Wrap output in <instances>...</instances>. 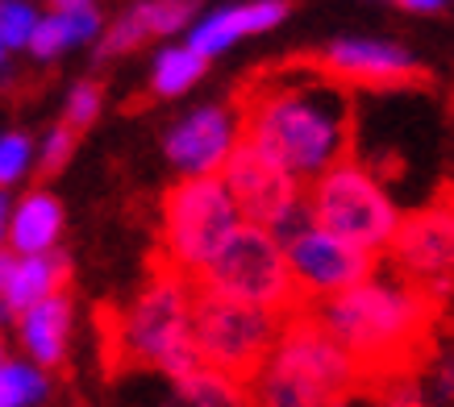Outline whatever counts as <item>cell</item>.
<instances>
[{
	"instance_id": "1",
	"label": "cell",
	"mask_w": 454,
	"mask_h": 407,
	"mask_svg": "<svg viewBox=\"0 0 454 407\" xmlns=\"http://www.w3.org/2000/svg\"><path fill=\"white\" fill-rule=\"evenodd\" d=\"M238 117L247 142H254L296 183H317L325 171L346 163L355 134L350 88L321 63H284L247 80Z\"/></svg>"
},
{
	"instance_id": "2",
	"label": "cell",
	"mask_w": 454,
	"mask_h": 407,
	"mask_svg": "<svg viewBox=\"0 0 454 407\" xmlns=\"http://www.w3.org/2000/svg\"><path fill=\"white\" fill-rule=\"evenodd\" d=\"M363 370L404 362L426 333L429 299L400 274H372L342 296L321 299L309 312Z\"/></svg>"
},
{
	"instance_id": "3",
	"label": "cell",
	"mask_w": 454,
	"mask_h": 407,
	"mask_svg": "<svg viewBox=\"0 0 454 407\" xmlns=\"http://www.w3.org/2000/svg\"><path fill=\"white\" fill-rule=\"evenodd\" d=\"M363 366L309 312L284 320L271 357L247 382V407H346Z\"/></svg>"
},
{
	"instance_id": "4",
	"label": "cell",
	"mask_w": 454,
	"mask_h": 407,
	"mask_svg": "<svg viewBox=\"0 0 454 407\" xmlns=\"http://www.w3.org/2000/svg\"><path fill=\"white\" fill-rule=\"evenodd\" d=\"M192 303H196V279L163 271L134 299V308L125 312L121 333H117L121 353L129 362L154 366L171 382H184L200 374V370H208L192 341Z\"/></svg>"
},
{
	"instance_id": "5",
	"label": "cell",
	"mask_w": 454,
	"mask_h": 407,
	"mask_svg": "<svg viewBox=\"0 0 454 407\" xmlns=\"http://www.w3.org/2000/svg\"><path fill=\"white\" fill-rule=\"evenodd\" d=\"M242 208L225 179H179L163 196V258L167 271L196 274L221 254V245L242 229Z\"/></svg>"
},
{
	"instance_id": "6",
	"label": "cell",
	"mask_w": 454,
	"mask_h": 407,
	"mask_svg": "<svg viewBox=\"0 0 454 407\" xmlns=\"http://www.w3.org/2000/svg\"><path fill=\"white\" fill-rule=\"evenodd\" d=\"M196 287L276 316H288L301 303V287L292 279L288 250L276 233L259 229V225H242L221 245L217 258L196 274Z\"/></svg>"
},
{
	"instance_id": "7",
	"label": "cell",
	"mask_w": 454,
	"mask_h": 407,
	"mask_svg": "<svg viewBox=\"0 0 454 407\" xmlns=\"http://www.w3.org/2000/svg\"><path fill=\"white\" fill-rule=\"evenodd\" d=\"M309 208H313V220L321 229L367 250L372 258L380 250H392L400 229H404L396 200L375 179V171H367L363 163H350V158L317 179L309 191Z\"/></svg>"
},
{
	"instance_id": "8",
	"label": "cell",
	"mask_w": 454,
	"mask_h": 407,
	"mask_svg": "<svg viewBox=\"0 0 454 407\" xmlns=\"http://www.w3.org/2000/svg\"><path fill=\"white\" fill-rule=\"evenodd\" d=\"M279 333H284V316L238 303V299L213 296L205 287H196L192 303V341L208 370H217L225 379L250 382L259 366L271 357Z\"/></svg>"
},
{
	"instance_id": "9",
	"label": "cell",
	"mask_w": 454,
	"mask_h": 407,
	"mask_svg": "<svg viewBox=\"0 0 454 407\" xmlns=\"http://www.w3.org/2000/svg\"><path fill=\"white\" fill-rule=\"evenodd\" d=\"M284 250H288V266H292L296 287H301V299H313V303L342 296V291L367 283L375 274V258L367 250L333 237V233H325L321 225L304 229L301 237L288 242Z\"/></svg>"
},
{
	"instance_id": "10",
	"label": "cell",
	"mask_w": 454,
	"mask_h": 407,
	"mask_svg": "<svg viewBox=\"0 0 454 407\" xmlns=\"http://www.w3.org/2000/svg\"><path fill=\"white\" fill-rule=\"evenodd\" d=\"M221 179H225L230 196H234L238 208H242V220H247V225H259V229H276L279 220L304 200L301 183H296L284 166L271 163L247 137H242V146L230 154Z\"/></svg>"
},
{
	"instance_id": "11",
	"label": "cell",
	"mask_w": 454,
	"mask_h": 407,
	"mask_svg": "<svg viewBox=\"0 0 454 407\" xmlns=\"http://www.w3.org/2000/svg\"><path fill=\"white\" fill-rule=\"evenodd\" d=\"M242 117L230 104H208L188 112L167 134V158L184 179H213L225 171L230 154L242 146Z\"/></svg>"
},
{
	"instance_id": "12",
	"label": "cell",
	"mask_w": 454,
	"mask_h": 407,
	"mask_svg": "<svg viewBox=\"0 0 454 407\" xmlns=\"http://www.w3.org/2000/svg\"><path fill=\"white\" fill-rule=\"evenodd\" d=\"M400 279L417 291H446L454 283V208H429L404 220L396 245Z\"/></svg>"
},
{
	"instance_id": "13",
	"label": "cell",
	"mask_w": 454,
	"mask_h": 407,
	"mask_svg": "<svg viewBox=\"0 0 454 407\" xmlns=\"http://www.w3.org/2000/svg\"><path fill=\"white\" fill-rule=\"evenodd\" d=\"M317 63L346 88H400L417 80V58L392 38H338L321 50Z\"/></svg>"
},
{
	"instance_id": "14",
	"label": "cell",
	"mask_w": 454,
	"mask_h": 407,
	"mask_svg": "<svg viewBox=\"0 0 454 407\" xmlns=\"http://www.w3.org/2000/svg\"><path fill=\"white\" fill-rule=\"evenodd\" d=\"M288 13V4L284 0H254V4H230V9H217V13H208L205 21H196L192 34H188V46H192L196 55H221L225 46H234V42L250 38V34H262V29H271L284 21Z\"/></svg>"
},
{
	"instance_id": "15",
	"label": "cell",
	"mask_w": 454,
	"mask_h": 407,
	"mask_svg": "<svg viewBox=\"0 0 454 407\" xmlns=\"http://www.w3.org/2000/svg\"><path fill=\"white\" fill-rule=\"evenodd\" d=\"M17 333L26 345V357L42 370H55L67 357V337H71V299L59 296L34 303L29 312L17 316Z\"/></svg>"
},
{
	"instance_id": "16",
	"label": "cell",
	"mask_w": 454,
	"mask_h": 407,
	"mask_svg": "<svg viewBox=\"0 0 454 407\" xmlns=\"http://www.w3.org/2000/svg\"><path fill=\"white\" fill-rule=\"evenodd\" d=\"M63 233V208L55 196L46 191H29L26 200L13 208L9 220V250L17 258H34V254H51V245Z\"/></svg>"
},
{
	"instance_id": "17",
	"label": "cell",
	"mask_w": 454,
	"mask_h": 407,
	"mask_svg": "<svg viewBox=\"0 0 454 407\" xmlns=\"http://www.w3.org/2000/svg\"><path fill=\"white\" fill-rule=\"evenodd\" d=\"M63 279H67V262L55 258V254H34V258H21L17 262L13 283H9V291H4V303L21 316V312H29L34 303H42V299L59 296Z\"/></svg>"
},
{
	"instance_id": "18",
	"label": "cell",
	"mask_w": 454,
	"mask_h": 407,
	"mask_svg": "<svg viewBox=\"0 0 454 407\" xmlns=\"http://www.w3.org/2000/svg\"><path fill=\"white\" fill-rule=\"evenodd\" d=\"M171 403L167 407H247V382L225 379L217 370H200L192 379L171 382Z\"/></svg>"
},
{
	"instance_id": "19",
	"label": "cell",
	"mask_w": 454,
	"mask_h": 407,
	"mask_svg": "<svg viewBox=\"0 0 454 407\" xmlns=\"http://www.w3.org/2000/svg\"><path fill=\"white\" fill-rule=\"evenodd\" d=\"M205 55H196L192 46H167L154 58L151 71V92L154 96H184L200 75H205Z\"/></svg>"
},
{
	"instance_id": "20",
	"label": "cell",
	"mask_w": 454,
	"mask_h": 407,
	"mask_svg": "<svg viewBox=\"0 0 454 407\" xmlns=\"http://www.w3.org/2000/svg\"><path fill=\"white\" fill-rule=\"evenodd\" d=\"M51 382L34 362H4L0 366V407H34L46 399Z\"/></svg>"
},
{
	"instance_id": "21",
	"label": "cell",
	"mask_w": 454,
	"mask_h": 407,
	"mask_svg": "<svg viewBox=\"0 0 454 407\" xmlns=\"http://www.w3.org/2000/svg\"><path fill=\"white\" fill-rule=\"evenodd\" d=\"M146 26V38H171L179 29H188L192 21V4L188 0H146V4H134Z\"/></svg>"
},
{
	"instance_id": "22",
	"label": "cell",
	"mask_w": 454,
	"mask_h": 407,
	"mask_svg": "<svg viewBox=\"0 0 454 407\" xmlns=\"http://www.w3.org/2000/svg\"><path fill=\"white\" fill-rule=\"evenodd\" d=\"M38 21L42 17L34 13V4H26V0H0V42H4L9 50L29 46Z\"/></svg>"
},
{
	"instance_id": "23",
	"label": "cell",
	"mask_w": 454,
	"mask_h": 407,
	"mask_svg": "<svg viewBox=\"0 0 454 407\" xmlns=\"http://www.w3.org/2000/svg\"><path fill=\"white\" fill-rule=\"evenodd\" d=\"M34 163V142L26 134H0V188L29 175Z\"/></svg>"
},
{
	"instance_id": "24",
	"label": "cell",
	"mask_w": 454,
	"mask_h": 407,
	"mask_svg": "<svg viewBox=\"0 0 454 407\" xmlns=\"http://www.w3.org/2000/svg\"><path fill=\"white\" fill-rule=\"evenodd\" d=\"M100 112V88L97 83H75L67 96V129H88V125L97 121Z\"/></svg>"
},
{
	"instance_id": "25",
	"label": "cell",
	"mask_w": 454,
	"mask_h": 407,
	"mask_svg": "<svg viewBox=\"0 0 454 407\" xmlns=\"http://www.w3.org/2000/svg\"><path fill=\"white\" fill-rule=\"evenodd\" d=\"M146 38V26H142L138 9H129L125 17H117L109 26V34H105V42H100V55H117V50H129V46H138V42Z\"/></svg>"
},
{
	"instance_id": "26",
	"label": "cell",
	"mask_w": 454,
	"mask_h": 407,
	"mask_svg": "<svg viewBox=\"0 0 454 407\" xmlns=\"http://www.w3.org/2000/svg\"><path fill=\"white\" fill-rule=\"evenodd\" d=\"M71 142H75V134H71L67 125H59V129H51V134H46V142H42V154H38V171H42V175H55L59 166L67 163Z\"/></svg>"
},
{
	"instance_id": "27",
	"label": "cell",
	"mask_w": 454,
	"mask_h": 407,
	"mask_svg": "<svg viewBox=\"0 0 454 407\" xmlns=\"http://www.w3.org/2000/svg\"><path fill=\"white\" fill-rule=\"evenodd\" d=\"M63 46H67L63 21H59V13H46V17L38 21V29H34V42H29V50H34L38 58H55Z\"/></svg>"
},
{
	"instance_id": "28",
	"label": "cell",
	"mask_w": 454,
	"mask_h": 407,
	"mask_svg": "<svg viewBox=\"0 0 454 407\" xmlns=\"http://www.w3.org/2000/svg\"><path fill=\"white\" fill-rule=\"evenodd\" d=\"M63 21V34H67V46L75 42H92L100 34V13L88 4V9H71V13H59Z\"/></svg>"
},
{
	"instance_id": "29",
	"label": "cell",
	"mask_w": 454,
	"mask_h": 407,
	"mask_svg": "<svg viewBox=\"0 0 454 407\" xmlns=\"http://www.w3.org/2000/svg\"><path fill=\"white\" fill-rule=\"evenodd\" d=\"M17 254L13 250H0V296H4V291H9V283H13V274H17Z\"/></svg>"
},
{
	"instance_id": "30",
	"label": "cell",
	"mask_w": 454,
	"mask_h": 407,
	"mask_svg": "<svg viewBox=\"0 0 454 407\" xmlns=\"http://www.w3.org/2000/svg\"><path fill=\"white\" fill-rule=\"evenodd\" d=\"M380 407H426V403H421V395H417V391H409V387H396V391L387 395Z\"/></svg>"
},
{
	"instance_id": "31",
	"label": "cell",
	"mask_w": 454,
	"mask_h": 407,
	"mask_svg": "<svg viewBox=\"0 0 454 407\" xmlns=\"http://www.w3.org/2000/svg\"><path fill=\"white\" fill-rule=\"evenodd\" d=\"M400 9H409V13H438V9H446L450 0H396Z\"/></svg>"
},
{
	"instance_id": "32",
	"label": "cell",
	"mask_w": 454,
	"mask_h": 407,
	"mask_svg": "<svg viewBox=\"0 0 454 407\" xmlns=\"http://www.w3.org/2000/svg\"><path fill=\"white\" fill-rule=\"evenodd\" d=\"M9 220H13V212H9V200L0 191V242H9Z\"/></svg>"
},
{
	"instance_id": "33",
	"label": "cell",
	"mask_w": 454,
	"mask_h": 407,
	"mask_svg": "<svg viewBox=\"0 0 454 407\" xmlns=\"http://www.w3.org/2000/svg\"><path fill=\"white\" fill-rule=\"evenodd\" d=\"M55 13H71V9H88V0H51Z\"/></svg>"
},
{
	"instance_id": "34",
	"label": "cell",
	"mask_w": 454,
	"mask_h": 407,
	"mask_svg": "<svg viewBox=\"0 0 454 407\" xmlns=\"http://www.w3.org/2000/svg\"><path fill=\"white\" fill-rule=\"evenodd\" d=\"M9 316H13V308H9V303H4V296H0V325H4Z\"/></svg>"
},
{
	"instance_id": "35",
	"label": "cell",
	"mask_w": 454,
	"mask_h": 407,
	"mask_svg": "<svg viewBox=\"0 0 454 407\" xmlns=\"http://www.w3.org/2000/svg\"><path fill=\"white\" fill-rule=\"evenodd\" d=\"M4 55H9V46H4V42H0V63H4Z\"/></svg>"
},
{
	"instance_id": "36",
	"label": "cell",
	"mask_w": 454,
	"mask_h": 407,
	"mask_svg": "<svg viewBox=\"0 0 454 407\" xmlns=\"http://www.w3.org/2000/svg\"><path fill=\"white\" fill-rule=\"evenodd\" d=\"M4 362H9V357H4V345H0V366H4Z\"/></svg>"
}]
</instances>
